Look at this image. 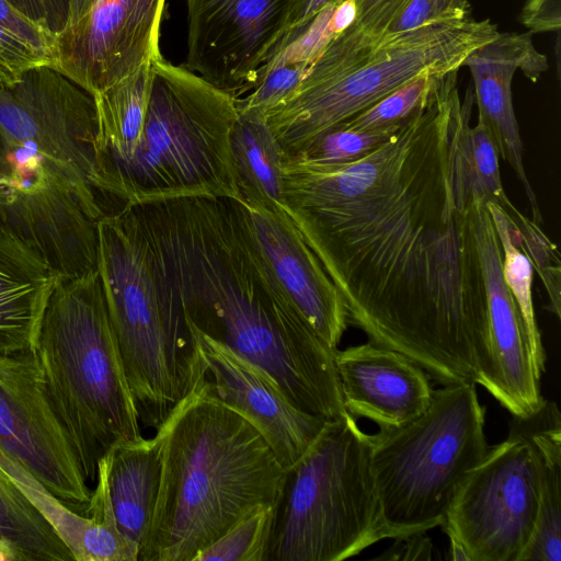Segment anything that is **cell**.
<instances>
[{
    "mask_svg": "<svg viewBox=\"0 0 561 561\" xmlns=\"http://www.w3.org/2000/svg\"><path fill=\"white\" fill-rule=\"evenodd\" d=\"M356 20L335 35L328 49L339 59L353 60L369 49L383 35L387 26L407 0H354Z\"/></svg>",
    "mask_w": 561,
    "mask_h": 561,
    "instance_id": "obj_31",
    "label": "cell"
},
{
    "mask_svg": "<svg viewBox=\"0 0 561 561\" xmlns=\"http://www.w3.org/2000/svg\"><path fill=\"white\" fill-rule=\"evenodd\" d=\"M59 277L31 247L0 230V354L33 352Z\"/></svg>",
    "mask_w": 561,
    "mask_h": 561,
    "instance_id": "obj_19",
    "label": "cell"
},
{
    "mask_svg": "<svg viewBox=\"0 0 561 561\" xmlns=\"http://www.w3.org/2000/svg\"><path fill=\"white\" fill-rule=\"evenodd\" d=\"M462 160L474 192L485 202L502 207L516 221L522 213L505 194L499 167V152L488 127L478 119L462 133Z\"/></svg>",
    "mask_w": 561,
    "mask_h": 561,
    "instance_id": "obj_27",
    "label": "cell"
},
{
    "mask_svg": "<svg viewBox=\"0 0 561 561\" xmlns=\"http://www.w3.org/2000/svg\"><path fill=\"white\" fill-rule=\"evenodd\" d=\"M51 58L0 24V84L15 82L26 70Z\"/></svg>",
    "mask_w": 561,
    "mask_h": 561,
    "instance_id": "obj_35",
    "label": "cell"
},
{
    "mask_svg": "<svg viewBox=\"0 0 561 561\" xmlns=\"http://www.w3.org/2000/svg\"><path fill=\"white\" fill-rule=\"evenodd\" d=\"M237 116L232 95L185 67L156 59L135 151L95 170L105 210L110 201L118 208L190 195L240 199L230 152Z\"/></svg>",
    "mask_w": 561,
    "mask_h": 561,
    "instance_id": "obj_4",
    "label": "cell"
},
{
    "mask_svg": "<svg viewBox=\"0 0 561 561\" xmlns=\"http://www.w3.org/2000/svg\"><path fill=\"white\" fill-rule=\"evenodd\" d=\"M510 431L523 436L540 462V500L533 539L520 561H561V415L546 400L526 417L512 416Z\"/></svg>",
    "mask_w": 561,
    "mask_h": 561,
    "instance_id": "obj_21",
    "label": "cell"
},
{
    "mask_svg": "<svg viewBox=\"0 0 561 561\" xmlns=\"http://www.w3.org/2000/svg\"><path fill=\"white\" fill-rule=\"evenodd\" d=\"M518 21L528 32H557L561 28V0H526Z\"/></svg>",
    "mask_w": 561,
    "mask_h": 561,
    "instance_id": "obj_38",
    "label": "cell"
},
{
    "mask_svg": "<svg viewBox=\"0 0 561 561\" xmlns=\"http://www.w3.org/2000/svg\"><path fill=\"white\" fill-rule=\"evenodd\" d=\"M230 152L240 199L272 213L286 214L283 151L264 112L257 108L238 111L230 133Z\"/></svg>",
    "mask_w": 561,
    "mask_h": 561,
    "instance_id": "obj_22",
    "label": "cell"
},
{
    "mask_svg": "<svg viewBox=\"0 0 561 561\" xmlns=\"http://www.w3.org/2000/svg\"><path fill=\"white\" fill-rule=\"evenodd\" d=\"M439 78L430 72L422 73L336 126L348 129L399 126L425 103Z\"/></svg>",
    "mask_w": 561,
    "mask_h": 561,
    "instance_id": "obj_29",
    "label": "cell"
},
{
    "mask_svg": "<svg viewBox=\"0 0 561 561\" xmlns=\"http://www.w3.org/2000/svg\"><path fill=\"white\" fill-rule=\"evenodd\" d=\"M343 1L345 0H287L284 38L288 33L302 31L328 7L337 5Z\"/></svg>",
    "mask_w": 561,
    "mask_h": 561,
    "instance_id": "obj_40",
    "label": "cell"
},
{
    "mask_svg": "<svg viewBox=\"0 0 561 561\" xmlns=\"http://www.w3.org/2000/svg\"><path fill=\"white\" fill-rule=\"evenodd\" d=\"M519 230L522 251L540 276L549 300L548 309L560 318L561 264L557 247L543 233L540 226L524 216L514 221Z\"/></svg>",
    "mask_w": 561,
    "mask_h": 561,
    "instance_id": "obj_33",
    "label": "cell"
},
{
    "mask_svg": "<svg viewBox=\"0 0 561 561\" xmlns=\"http://www.w3.org/2000/svg\"><path fill=\"white\" fill-rule=\"evenodd\" d=\"M469 18L471 5L467 0H407L382 36L409 32L437 22Z\"/></svg>",
    "mask_w": 561,
    "mask_h": 561,
    "instance_id": "obj_34",
    "label": "cell"
},
{
    "mask_svg": "<svg viewBox=\"0 0 561 561\" xmlns=\"http://www.w3.org/2000/svg\"><path fill=\"white\" fill-rule=\"evenodd\" d=\"M457 71L358 160H282L283 204L337 288L348 322L442 386H483L491 367L479 196L462 160L473 94Z\"/></svg>",
    "mask_w": 561,
    "mask_h": 561,
    "instance_id": "obj_1",
    "label": "cell"
},
{
    "mask_svg": "<svg viewBox=\"0 0 561 561\" xmlns=\"http://www.w3.org/2000/svg\"><path fill=\"white\" fill-rule=\"evenodd\" d=\"M484 205L490 214L502 247L504 280L517 304L534 350L538 369L543 374L546 369V352L533 304V265L519 247L522 238L513 218L493 202H485Z\"/></svg>",
    "mask_w": 561,
    "mask_h": 561,
    "instance_id": "obj_25",
    "label": "cell"
},
{
    "mask_svg": "<svg viewBox=\"0 0 561 561\" xmlns=\"http://www.w3.org/2000/svg\"><path fill=\"white\" fill-rule=\"evenodd\" d=\"M95 0H70L67 26L79 21L91 8Z\"/></svg>",
    "mask_w": 561,
    "mask_h": 561,
    "instance_id": "obj_42",
    "label": "cell"
},
{
    "mask_svg": "<svg viewBox=\"0 0 561 561\" xmlns=\"http://www.w3.org/2000/svg\"><path fill=\"white\" fill-rule=\"evenodd\" d=\"M450 542V560L454 561H470L465 547L453 536H447Z\"/></svg>",
    "mask_w": 561,
    "mask_h": 561,
    "instance_id": "obj_43",
    "label": "cell"
},
{
    "mask_svg": "<svg viewBox=\"0 0 561 561\" xmlns=\"http://www.w3.org/2000/svg\"><path fill=\"white\" fill-rule=\"evenodd\" d=\"M500 32L485 19L437 22L385 35L352 62L336 69L310 68L265 119L283 154L348 119L415 77L458 71L477 48Z\"/></svg>",
    "mask_w": 561,
    "mask_h": 561,
    "instance_id": "obj_8",
    "label": "cell"
},
{
    "mask_svg": "<svg viewBox=\"0 0 561 561\" xmlns=\"http://www.w3.org/2000/svg\"><path fill=\"white\" fill-rule=\"evenodd\" d=\"M165 0H95L56 36L54 67L92 95L162 57Z\"/></svg>",
    "mask_w": 561,
    "mask_h": 561,
    "instance_id": "obj_14",
    "label": "cell"
},
{
    "mask_svg": "<svg viewBox=\"0 0 561 561\" xmlns=\"http://www.w3.org/2000/svg\"><path fill=\"white\" fill-rule=\"evenodd\" d=\"M28 20L58 35L67 25L70 0H7Z\"/></svg>",
    "mask_w": 561,
    "mask_h": 561,
    "instance_id": "obj_37",
    "label": "cell"
},
{
    "mask_svg": "<svg viewBox=\"0 0 561 561\" xmlns=\"http://www.w3.org/2000/svg\"><path fill=\"white\" fill-rule=\"evenodd\" d=\"M110 500L119 530L140 549L152 520L161 481V443L151 438L127 440L105 455Z\"/></svg>",
    "mask_w": 561,
    "mask_h": 561,
    "instance_id": "obj_20",
    "label": "cell"
},
{
    "mask_svg": "<svg viewBox=\"0 0 561 561\" xmlns=\"http://www.w3.org/2000/svg\"><path fill=\"white\" fill-rule=\"evenodd\" d=\"M539 500L538 455L510 431L465 478L440 527L470 561H520L536 530Z\"/></svg>",
    "mask_w": 561,
    "mask_h": 561,
    "instance_id": "obj_10",
    "label": "cell"
},
{
    "mask_svg": "<svg viewBox=\"0 0 561 561\" xmlns=\"http://www.w3.org/2000/svg\"><path fill=\"white\" fill-rule=\"evenodd\" d=\"M98 115L93 95L54 66L26 70L0 84V138L55 162L83 198L105 215L95 190Z\"/></svg>",
    "mask_w": 561,
    "mask_h": 561,
    "instance_id": "obj_11",
    "label": "cell"
},
{
    "mask_svg": "<svg viewBox=\"0 0 561 561\" xmlns=\"http://www.w3.org/2000/svg\"><path fill=\"white\" fill-rule=\"evenodd\" d=\"M159 493L138 561H193L237 522L274 506L285 469L242 415L203 378L156 433Z\"/></svg>",
    "mask_w": 561,
    "mask_h": 561,
    "instance_id": "obj_2",
    "label": "cell"
},
{
    "mask_svg": "<svg viewBox=\"0 0 561 561\" xmlns=\"http://www.w3.org/2000/svg\"><path fill=\"white\" fill-rule=\"evenodd\" d=\"M72 552L0 466V561H71Z\"/></svg>",
    "mask_w": 561,
    "mask_h": 561,
    "instance_id": "obj_24",
    "label": "cell"
},
{
    "mask_svg": "<svg viewBox=\"0 0 561 561\" xmlns=\"http://www.w3.org/2000/svg\"><path fill=\"white\" fill-rule=\"evenodd\" d=\"M102 217L55 162L0 138V230L35 250L59 277L98 270Z\"/></svg>",
    "mask_w": 561,
    "mask_h": 561,
    "instance_id": "obj_9",
    "label": "cell"
},
{
    "mask_svg": "<svg viewBox=\"0 0 561 561\" xmlns=\"http://www.w3.org/2000/svg\"><path fill=\"white\" fill-rule=\"evenodd\" d=\"M98 273L140 423L157 430L205 369L190 324L161 305L147 247L124 206L98 221Z\"/></svg>",
    "mask_w": 561,
    "mask_h": 561,
    "instance_id": "obj_5",
    "label": "cell"
},
{
    "mask_svg": "<svg viewBox=\"0 0 561 561\" xmlns=\"http://www.w3.org/2000/svg\"><path fill=\"white\" fill-rule=\"evenodd\" d=\"M274 506H262L237 522L193 561H264Z\"/></svg>",
    "mask_w": 561,
    "mask_h": 561,
    "instance_id": "obj_30",
    "label": "cell"
},
{
    "mask_svg": "<svg viewBox=\"0 0 561 561\" xmlns=\"http://www.w3.org/2000/svg\"><path fill=\"white\" fill-rule=\"evenodd\" d=\"M311 61L276 55L261 69L253 89L236 99L237 110L257 108L265 113L278 105L297 89Z\"/></svg>",
    "mask_w": 561,
    "mask_h": 561,
    "instance_id": "obj_32",
    "label": "cell"
},
{
    "mask_svg": "<svg viewBox=\"0 0 561 561\" xmlns=\"http://www.w3.org/2000/svg\"><path fill=\"white\" fill-rule=\"evenodd\" d=\"M400 127L348 129L334 126L299 149L282 154V160L309 164H340L360 159L377 149Z\"/></svg>",
    "mask_w": 561,
    "mask_h": 561,
    "instance_id": "obj_26",
    "label": "cell"
},
{
    "mask_svg": "<svg viewBox=\"0 0 561 561\" xmlns=\"http://www.w3.org/2000/svg\"><path fill=\"white\" fill-rule=\"evenodd\" d=\"M484 425L477 385L466 382L434 390L419 417L371 435L381 540L443 525L460 484L490 448Z\"/></svg>",
    "mask_w": 561,
    "mask_h": 561,
    "instance_id": "obj_7",
    "label": "cell"
},
{
    "mask_svg": "<svg viewBox=\"0 0 561 561\" xmlns=\"http://www.w3.org/2000/svg\"><path fill=\"white\" fill-rule=\"evenodd\" d=\"M287 0H187L185 68L239 99L280 53Z\"/></svg>",
    "mask_w": 561,
    "mask_h": 561,
    "instance_id": "obj_13",
    "label": "cell"
},
{
    "mask_svg": "<svg viewBox=\"0 0 561 561\" xmlns=\"http://www.w3.org/2000/svg\"><path fill=\"white\" fill-rule=\"evenodd\" d=\"M371 435L346 411L285 469L264 561H342L381 540Z\"/></svg>",
    "mask_w": 561,
    "mask_h": 561,
    "instance_id": "obj_6",
    "label": "cell"
},
{
    "mask_svg": "<svg viewBox=\"0 0 561 561\" xmlns=\"http://www.w3.org/2000/svg\"><path fill=\"white\" fill-rule=\"evenodd\" d=\"M0 451L84 515L91 492L47 394L35 351L0 354Z\"/></svg>",
    "mask_w": 561,
    "mask_h": 561,
    "instance_id": "obj_12",
    "label": "cell"
},
{
    "mask_svg": "<svg viewBox=\"0 0 561 561\" xmlns=\"http://www.w3.org/2000/svg\"><path fill=\"white\" fill-rule=\"evenodd\" d=\"M243 207L255 243L284 297L317 335L336 350L348 317L322 263L287 213L245 203Z\"/></svg>",
    "mask_w": 561,
    "mask_h": 561,
    "instance_id": "obj_17",
    "label": "cell"
},
{
    "mask_svg": "<svg viewBox=\"0 0 561 561\" xmlns=\"http://www.w3.org/2000/svg\"><path fill=\"white\" fill-rule=\"evenodd\" d=\"M344 409L379 430L400 427L423 414L434 388L426 371L403 354L370 341L335 350Z\"/></svg>",
    "mask_w": 561,
    "mask_h": 561,
    "instance_id": "obj_18",
    "label": "cell"
},
{
    "mask_svg": "<svg viewBox=\"0 0 561 561\" xmlns=\"http://www.w3.org/2000/svg\"><path fill=\"white\" fill-rule=\"evenodd\" d=\"M0 24L48 55L54 65L56 35L28 20L7 0H0Z\"/></svg>",
    "mask_w": 561,
    "mask_h": 561,
    "instance_id": "obj_36",
    "label": "cell"
},
{
    "mask_svg": "<svg viewBox=\"0 0 561 561\" xmlns=\"http://www.w3.org/2000/svg\"><path fill=\"white\" fill-rule=\"evenodd\" d=\"M473 228L483 272L490 325L491 367L483 388L512 416L526 417L545 401L534 350L502 271L499 236L484 202H473Z\"/></svg>",
    "mask_w": 561,
    "mask_h": 561,
    "instance_id": "obj_15",
    "label": "cell"
},
{
    "mask_svg": "<svg viewBox=\"0 0 561 561\" xmlns=\"http://www.w3.org/2000/svg\"><path fill=\"white\" fill-rule=\"evenodd\" d=\"M153 61L142 64L111 87L93 94L98 115L95 170L127 159L135 151L150 99Z\"/></svg>",
    "mask_w": 561,
    "mask_h": 561,
    "instance_id": "obj_23",
    "label": "cell"
},
{
    "mask_svg": "<svg viewBox=\"0 0 561 561\" xmlns=\"http://www.w3.org/2000/svg\"><path fill=\"white\" fill-rule=\"evenodd\" d=\"M394 543L388 548L378 560H430L432 558V541L425 533H416L394 538Z\"/></svg>",
    "mask_w": 561,
    "mask_h": 561,
    "instance_id": "obj_39",
    "label": "cell"
},
{
    "mask_svg": "<svg viewBox=\"0 0 561 561\" xmlns=\"http://www.w3.org/2000/svg\"><path fill=\"white\" fill-rule=\"evenodd\" d=\"M356 14L357 11L354 0H345L337 4L330 20V26L334 36L352 26L356 20Z\"/></svg>",
    "mask_w": 561,
    "mask_h": 561,
    "instance_id": "obj_41",
    "label": "cell"
},
{
    "mask_svg": "<svg viewBox=\"0 0 561 561\" xmlns=\"http://www.w3.org/2000/svg\"><path fill=\"white\" fill-rule=\"evenodd\" d=\"M47 394L87 481L116 444L141 437L98 270L59 278L36 342Z\"/></svg>",
    "mask_w": 561,
    "mask_h": 561,
    "instance_id": "obj_3",
    "label": "cell"
},
{
    "mask_svg": "<svg viewBox=\"0 0 561 561\" xmlns=\"http://www.w3.org/2000/svg\"><path fill=\"white\" fill-rule=\"evenodd\" d=\"M470 73L520 70L531 82L548 69L547 57L534 46L531 33H499L463 61Z\"/></svg>",
    "mask_w": 561,
    "mask_h": 561,
    "instance_id": "obj_28",
    "label": "cell"
},
{
    "mask_svg": "<svg viewBox=\"0 0 561 561\" xmlns=\"http://www.w3.org/2000/svg\"><path fill=\"white\" fill-rule=\"evenodd\" d=\"M192 330L211 393L257 430L284 469L291 466L328 420L297 408L264 370Z\"/></svg>",
    "mask_w": 561,
    "mask_h": 561,
    "instance_id": "obj_16",
    "label": "cell"
}]
</instances>
